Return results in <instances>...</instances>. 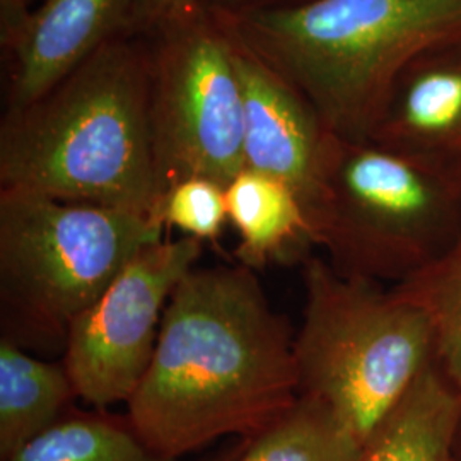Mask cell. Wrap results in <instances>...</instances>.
Masks as SVG:
<instances>
[{
	"label": "cell",
	"mask_w": 461,
	"mask_h": 461,
	"mask_svg": "<svg viewBox=\"0 0 461 461\" xmlns=\"http://www.w3.org/2000/svg\"><path fill=\"white\" fill-rule=\"evenodd\" d=\"M371 140L461 167V43L430 50L402 72Z\"/></svg>",
	"instance_id": "10"
},
{
	"label": "cell",
	"mask_w": 461,
	"mask_h": 461,
	"mask_svg": "<svg viewBox=\"0 0 461 461\" xmlns=\"http://www.w3.org/2000/svg\"><path fill=\"white\" fill-rule=\"evenodd\" d=\"M129 2L45 0L17 30L11 108L45 96L106 45Z\"/></svg>",
	"instance_id": "11"
},
{
	"label": "cell",
	"mask_w": 461,
	"mask_h": 461,
	"mask_svg": "<svg viewBox=\"0 0 461 461\" xmlns=\"http://www.w3.org/2000/svg\"><path fill=\"white\" fill-rule=\"evenodd\" d=\"M161 194L186 178L228 186L245 169V113L232 47L205 28L167 45L152 98Z\"/></svg>",
	"instance_id": "7"
},
{
	"label": "cell",
	"mask_w": 461,
	"mask_h": 461,
	"mask_svg": "<svg viewBox=\"0 0 461 461\" xmlns=\"http://www.w3.org/2000/svg\"><path fill=\"white\" fill-rule=\"evenodd\" d=\"M247 445L248 439H243L241 443L226 447L224 451H221L219 455H215L214 458H209V460L205 461H236L240 456H241V453L245 451Z\"/></svg>",
	"instance_id": "20"
},
{
	"label": "cell",
	"mask_w": 461,
	"mask_h": 461,
	"mask_svg": "<svg viewBox=\"0 0 461 461\" xmlns=\"http://www.w3.org/2000/svg\"><path fill=\"white\" fill-rule=\"evenodd\" d=\"M232 59L243 95L245 167L287 183L312 219L331 135L310 103L258 55L232 49Z\"/></svg>",
	"instance_id": "9"
},
{
	"label": "cell",
	"mask_w": 461,
	"mask_h": 461,
	"mask_svg": "<svg viewBox=\"0 0 461 461\" xmlns=\"http://www.w3.org/2000/svg\"><path fill=\"white\" fill-rule=\"evenodd\" d=\"M392 289L428 316L434 364L461 393V236L438 262Z\"/></svg>",
	"instance_id": "17"
},
{
	"label": "cell",
	"mask_w": 461,
	"mask_h": 461,
	"mask_svg": "<svg viewBox=\"0 0 461 461\" xmlns=\"http://www.w3.org/2000/svg\"><path fill=\"white\" fill-rule=\"evenodd\" d=\"M192 0H137L139 13L152 19H171L180 16Z\"/></svg>",
	"instance_id": "19"
},
{
	"label": "cell",
	"mask_w": 461,
	"mask_h": 461,
	"mask_svg": "<svg viewBox=\"0 0 461 461\" xmlns=\"http://www.w3.org/2000/svg\"><path fill=\"white\" fill-rule=\"evenodd\" d=\"M226 203L228 219L240 234L236 257L245 267L304 262L318 247L301 198L276 176L245 167L226 186Z\"/></svg>",
	"instance_id": "12"
},
{
	"label": "cell",
	"mask_w": 461,
	"mask_h": 461,
	"mask_svg": "<svg viewBox=\"0 0 461 461\" xmlns=\"http://www.w3.org/2000/svg\"><path fill=\"white\" fill-rule=\"evenodd\" d=\"M245 33L330 135L366 142L402 72L461 43V0H313L253 13Z\"/></svg>",
	"instance_id": "3"
},
{
	"label": "cell",
	"mask_w": 461,
	"mask_h": 461,
	"mask_svg": "<svg viewBox=\"0 0 461 461\" xmlns=\"http://www.w3.org/2000/svg\"><path fill=\"white\" fill-rule=\"evenodd\" d=\"M461 393L432 364L364 443L361 461H456Z\"/></svg>",
	"instance_id": "13"
},
{
	"label": "cell",
	"mask_w": 461,
	"mask_h": 461,
	"mask_svg": "<svg viewBox=\"0 0 461 461\" xmlns=\"http://www.w3.org/2000/svg\"><path fill=\"white\" fill-rule=\"evenodd\" d=\"M363 447L330 407L299 396L277 420L248 439L236 461H361Z\"/></svg>",
	"instance_id": "15"
},
{
	"label": "cell",
	"mask_w": 461,
	"mask_h": 461,
	"mask_svg": "<svg viewBox=\"0 0 461 461\" xmlns=\"http://www.w3.org/2000/svg\"><path fill=\"white\" fill-rule=\"evenodd\" d=\"M77 398L64 363L33 357L11 337L0 340V460L53 426Z\"/></svg>",
	"instance_id": "14"
},
{
	"label": "cell",
	"mask_w": 461,
	"mask_h": 461,
	"mask_svg": "<svg viewBox=\"0 0 461 461\" xmlns=\"http://www.w3.org/2000/svg\"><path fill=\"white\" fill-rule=\"evenodd\" d=\"M161 221L167 228L198 241L221 236L228 219L226 186L209 178H186L175 183L163 198Z\"/></svg>",
	"instance_id": "18"
},
{
	"label": "cell",
	"mask_w": 461,
	"mask_h": 461,
	"mask_svg": "<svg viewBox=\"0 0 461 461\" xmlns=\"http://www.w3.org/2000/svg\"><path fill=\"white\" fill-rule=\"evenodd\" d=\"M297 398L294 337L253 268L194 267L166 304L125 417L149 447L180 460L221 438H255Z\"/></svg>",
	"instance_id": "1"
},
{
	"label": "cell",
	"mask_w": 461,
	"mask_h": 461,
	"mask_svg": "<svg viewBox=\"0 0 461 461\" xmlns=\"http://www.w3.org/2000/svg\"><path fill=\"white\" fill-rule=\"evenodd\" d=\"M165 230L150 215L2 188L4 318L30 339L66 344L72 321Z\"/></svg>",
	"instance_id": "6"
},
{
	"label": "cell",
	"mask_w": 461,
	"mask_h": 461,
	"mask_svg": "<svg viewBox=\"0 0 461 461\" xmlns=\"http://www.w3.org/2000/svg\"><path fill=\"white\" fill-rule=\"evenodd\" d=\"M312 222L337 272L393 287L458 241L461 167L331 135Z\"/></svg>",
	"instance_id": "4"
},
{
	"label": "cell",
	"mask_w": 461,
	"mask_h": 461,
	"mask_svg": "<svg viewBox=\"0 0 461 461\" xmlns=\"http://www.w3.org/2000/svg\"><path fill=\"white\" fill-rule=\"evenodd\" d=\"M149 95L139 57L103 45L45 96L9 110L0 129L2 188L161 221Z\"/></svg>",
	"instance_id": "2"
},
{
	"label": "cell",
	"mask_w": 461,
	"mask_h": 461,
	"mask_svg": "<svg viewBox=\"0 0 461 461\" xmlns=\"http://www.w3.org/2000/svg\"><path fill=\"white\" fill-rule=\"evenodd\" d=\"M304 308L294 337L299 396L325 403L366 443L434 364L428 316L395 291L303 262Z\"/></svg>",
	"instance_id": "5"
},
{
	"label": "cell",
	"mask_w": 461,
	"mask_h": 461,
	"mask_svg": "<svg viewBox=\"0 0 461 461\" xmlns=\"http://www.w3.org/2000/svg\"><path fill=\"white\" fill-rule=\"evenodd\" d=\"M5 461H178L149 447L127 417L64 413Z\"/></svg>",
	"instance_id": "16"
},
{
	"label": "cell",
	"mask_w": 461,
	"mask_h": 461,
	"mask_svg": "<svg viewBox=\"0 0 461 461\" xmlns=\"http://www.w3.org/2000/svg\"><path fill=\"white\" fill-rule=\"evenodd\" d=\"M200 255L202 241L186 236L142 248L72 321L62 363L77 398L96 411L129 402L152 361L166 304Z\"/></svg>",
	"instance_id": "8"
},
{
	"label": "cell",
	"mask_w": 461,
	"mask_h": 461,
	"mask_svg": "<svg viewBox=\"0 0 461 461\" xmlns=\"http://www.w3.org/2000/svg\"><path fill=\"white\" fill-rule=\"evenodd\" d=\"M456 461H461V429L458 436V445H456Z\"/></svg>",
	"instance_id": "21"
}]
</instances>
